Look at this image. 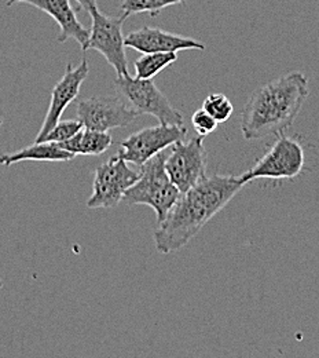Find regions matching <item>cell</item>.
Wrapping results in <instances>:
<instances>
[{
    "instance_id": "9",
    "label": "cell",
    "mask_w": 319,
    "mask_h": 358,
    "mask_svg": "<svg viewBox=\"0 0 319 358\" xmlns=\"http://www.w3.org/2000/svg\"><path fill=\"white\" fill-rule=\"evenodd\" d=\"M186 135L187 129L178 124H158L156 127H147L120 142V150L117 155L128 163L140 167L160 152L171 148L178 141H183Z\"/></svg>"
},
{
    "instance_id": "21",
    "label": "cell",
    "mask_w": 319,
    "mask_h": 358,
    "mask_svg": "<svg viewBox=\"0 0 319 358\" xmlns=\"http://www.w3.org/2000/svg\"><path fill=\"white\" fill-rule=\"evenodd\" d=\"M82 8L90 11L92 7H96V0H76Z\"/></svg>"
},
{
    "instance_id": "22",
    "label": "cell",
    "mask_w": 319,
    "mask_h": 358,
    "mask_svg": "<svg viewBox=\"0 0 319 358\" xmlns=\"http://www.w3.org/2000/svg\"><path fill=\"white\" fill-rule=\"evenodd\" d=\"M1 288H3V281L0 280V289H1Z\"/></svg>"
},
{
    "instance_id": "1",
    "label": "cell",
    "mask_w": 319,
    "mask_h": 358,
    "mask_svg": "<svg viewBox=\"0 0 319 358\" xmlns=\"http://www.w3.org/2000/svg\"><path fill=\"white\" fill-rule=\"evenodd\" d=\"M245 185L239 176H205L181 194L165 220L158 224L153 233L156 250L160 254L182 250Z\"/></svg>"
},
{
    "instance_id": "7",
    "label": "cell",
    "mask_w": 319,
    "mask_h": 358,
    "mask_svg": "<svg viewBox=\"0 0 319 358\" xmlns=\"http://www.w3.org/2000/svg\"><path fill=\"white\" fill-rule=\"evenodd\" d=\"M91 15L90 39L84 51L95 50L101 52L107 64L113 66L117 76H126L128 73V61L126 54V45L123 36V24L127 18H113L105 15L98 6L89 11Z\"/></svg>"
},
{
    "instance_id": "2",
    "label": "cell",
    "mask_w": 319,
    "mask_h": 358,
    "mask_svg": "<svg viewBox=\"0 0 319 358\" xmlns=\"http://www.w3.org/2000/svg\"><path fill=\"white\" fill-rule=\"evenodd\" d=\"M309 79L293 71L256 90L245 103L241 131L245 139L285 134L309 98Z\"/></svg>"
},
{
    "instance_id": "6",
    "label": "cell",
    "mask_w": 319,
    "mask_h": 358,
    "mask_svg": "<svg viewBox=\"0 0 319 358\" xmlns=\"http://www.w3.org/2000/svg\"><path fill=\"white\" fill-rule=\"evenodd\" d=\"M138 178L139 171L133 170L128 166V162L120 155L110 157L95 170L92 194L87 200V207L96 210L119 206L127 189H130Z\"/></svg>"
},
{
    "instance_id": "3",
    "label": "cell",
    "mask_w": 319,
    "mask_h": 358,
    "mask_svg": "<svg viewBox=\"0 0 319 358\" xmlns=\"http://www.w3.org/2000/svg\"><path fill=\"white\" fill-rule=\"evenodd\" d=\"M167 156L165 149L140 166L139 178L127 189L121 200L127 206H149L156 213L158 224L165 220L182 194L168 177Z\"/></svg>"
},
{
    "instance_id": "15",
    "label": "cell",
    "mask_w": 319,
    "mask_h": 358,
    "mask_svg": "<svg viewBox=\"0 0 319 358\" xmlns=\"http://www.w3.org/2000/svg\"><path fill=\"white\" fill-rule=\"evenodd\" d=\"M112 143L113 138L107 131L82 129L77 134L58 145L75 156H99L110 149Z\"/></svg>"
},
{
    "instance_id": "12",
    "label": "cell",
    "mask_w": 319,
    "mask_h": 358,
    "mask_svg": "<svg viewBox=\"0 0 319 358\" xmlns=\"http://www.w3.org/2000/svg\"><path fill=\"white\" fill-rule=\"evenodd\" d=\"M17 3L31 4L48 14L59 27L58 42L65 43L69 39L76 41L84 51L90 39V29H87L77 18V11L71 0H7L6 6Z\"/></svg>"
},
{
    "instance_id": "14",
    "label": "cell",
    "mask_w": 319,
    "mask_h": 358,
    "mask_svg": "<svg viewBox=\"0 0 319 358\" xmlns=\"http://www.w3.org/2000/svg\"><path fill=\"white\" fill-rule=\"evenodd\" d=\"M75 157L73 153L65 150L57 142H34V145L14 153L0 155V164L8 167L21 162H71Z\"/></svg>"
},
{
    "instance_id": "11",
    "label": "cell",
    "mask_w": 319,
    "mask_h": 358,
    "mask_svg": "<svg viewBox=\"0 0 319 358\" xmlns=\"http://www.w3.org/2000/svg\"><path fill=\"white\" fill-rule=\"evenodd\" d=\"M89 71L90 68L86 58H83L77 66H73L72 64L66 65L62 79L52 89L50 108L47 110L46 117L40 127V131L35 138V142H42V139L61 120L65 109L77 98L84 80L89 76Z\"/></svg>"
},
{
    "instance_id": "20",
    "label": "cell",
    "mask_w": 319,
    "mask_h": 358,
    "mask_svg": "<svg viewBox=\"0 0 319 358\" xmlns=\"http://www.w3.org/2000/svg\"><path fill=\"white\" fill-rule=\"evenodd\" d=\"M191 124L195 130V133L201 136H207V135L214 133L218 129V122L204 109H198L193 113L191 116Z\"/></svg>"
},
{
    "instance_id": "13",
    "label": "cell",
    "mask_w": 319,
    "mask_h": 358,
    "mask_svg": "<svg viewBox=\"0 0 319 358\" xmlns=\"http://www.w3.org/2000/svg\"><path fill=\"white\" fill-rule=\"evenodd\" d=\"M124 45L134 48L142 54L147 52H178L183 50H205V45L197 42L193 38L175 35L160 28L143 27L138 31L130 32Z\"/></svg>"
},
{
    "instance_id": "10",
    "label": "cell",
    "mask_w": 319,
    "mask_h": 358,
    "mask_svg": "<svg viewBox=\"0 0 319 358\" xmlns=\"http://www.w3.org/2000/svg\"><path fill=\"white\" fill-rule=\"evenodd\" d=\"M76 112L84 129L107 133L133 124L139 116L138 112L126 105L119 96H91L82 99L77 103Z\"/></svg>"
},
{
    "instance_id": "16",
    "label": "cell",
    "mask_w": 319,
    "mask_h": 358,
    "mask_svg": "<svg viewBox=\"0 0 319 358\" xmlns=\"http://www.w3.org/2000/svg\"><path fill=\"white\" fill-rule=\"evenodd\" d=\"M178 59V52H147L139 57L134 68L138 79H153Z\"/></svg>"
},
{
    "instance_id": "17",
    "label": "cell",
    "mask_w": 319,
    "mask_h": 358,
    "mask_svg": "<svg viewBox=\"0 0 319 358\" xmlns=\"http://www.w3.org/2000/svg\"><path fill=\"white\" fill-rule=\"evenodd\" d=\"M184 1L187 0H124L120 8L123 11L124 18L140 13H147L150 14V17H157L165 7L181 4Z\"/></svg>"
},
{
    "instance_id": "23",
    "label": "cell",
    "mask_w": 319,
    "mask_h": 358,
    "mask_svg": "<svg viewBox=\"0 0 319 358\" xmlns=\"http://www.w3.org/2000/svg\"><path fill=\"white\" fill-rule=\"evenodd\" d=\"M1 124H3V119L0 117V126H1Z\"/></svg>"
},
{
    "instance_id": "19",
    "label": "cell",
    "mask_w": 319,
    "mask_h": 358,
    "mask_svg": "<svg viewBox=\"0 0 319 358\" xmlns=\"http://www.w3.org/2000/svg\"><path fill=\"white\" fill-rule=\"evenodd\" d=\"M82 129H84L82 120H59L55 127L42 139V142H64L77 134Z\"/></svg>"
},
{
    "instance_id": "5",
    "label": "cell",
    "mask_w": 319,
    "mask_h": 358,
    "mask_svg": "<svg viewBox=\"0 0 319 358\" xmlns=\"http://www.w3.org/2000/svg\"><path fill=\"white\" fill-rule=\"evenodd\" d=\"M304 164L306 155L300 142L282 134L274 142L270 150L239 177L245 183L256 179H293L303 173Z\"/></svg>"
},
{
    "instance_id": "4",
    "label": "cell",
    "mask_w": 319,
    "mask_h": 358,
    "mask_svg": "<svg viewBox=\"0 0 319 358\" xmlns=\"http://www.w3.org/2000/svg\"><path fill=\"white\" fill-rule=\"evenodd\" d=\"M117 94L123 96L138 115H149L160 124L183 126V116L178 112L165 94L156 86L153 79H138L130 75L117 76L114 80Z\"/></svg>"
},
{
    "instance_id": "8",
    "label": "cell",
    "mask_w": 319,
    "mask_h": 358,
    "mask_svg": "<svg viewBox=\"0 0 319 358\" xmlns=\"http://www.w3.org/2000/svg\"><path fill=\"white\" fill-rule=\"evenodd\" d=\"M165 170L181 193L195 186L207 174V150L204 136L198 135L188 142L178 141L171 146L165 160Z\"/></svg>"
},
{
    "instance_id": "18",
    "label": "cell",
    "mask_w": 319,
    "mask_h": 358,
    "mask_svg": "<svg viewBox=\"0 0 319 358\" xmlns=\"http://www.w3.org/2000/svg\"><path fill=\"white\" fill-rule=\"evenodd\" d=\"M202 108L218 122V123H225L231 117L234 112V106L231 101L228 99L225 94H209L204 103Z\"/></svg>"
}]
</instances>
